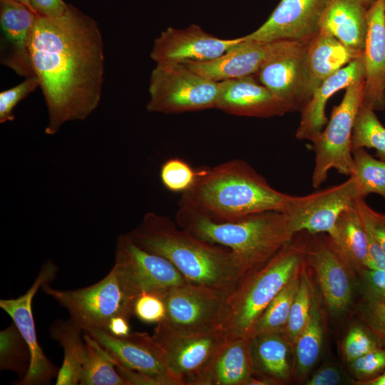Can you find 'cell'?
<instances>
[{
    "instance_id": "1",
    "label": "cell",
    "mask_w": 385,
    "mask_h": 385,
    "mask_svg": "<svg viewBox=\"0 0 385 385\" xmlns=\"http://www.w3.org/2000/svg\"><path fill=\"white\" fill-rule=\"evenodd\" d=\"M29 54L47 108L46 134H56L68 122L84 120L97 108L104 52L92 17L70 4L60 17L37 15Z\"/></svg>"
},
{
    "instance_id": "50",
    "label": "cell",
    "mask_w": 385,
    "mask_h": 385,
    "mask_svg": "<svg viewBox=\"0 0 385 385\" xmlns=\"http://www.w3.org/2000/svg\"><path fill=\"white\" fill-rule=\"evenodd\" d=\"M17 1L23 3L24 4L27 6L29 9H31L32 11H34L35 12V11L33 9V8L31 6V0H17Z\"/></svg>"
},
{
    "instance_id": "44",
    "label": "cell",
    "mask_w": 385,
    "mask_h": 385,
    "mask_svg": "<svg viewBox=\"0 0 385 385\" xmlns=\"http://www.w3.org/2000/svg\"><path fill=\"white\" fill-rule=\"evenodd\" d=\"M361 273L366 294L385 302V270H364Z\"/></svg>"
},
{
    "instance_id": "35",
    "label": "cell",
    "mask_w": 385,
    "mask_h": 385,
    "mask_svg": "<svg viewBox=\"0 0 385 385\" xmlns=\"http://www.w3.org/2000/svg\"><path fill=\"white\" fill-rule=\"evenodd\" d=\"M31 361L29 346L13 322L0 332V368L16 372L22 379Z\"/></svg>"
},
{
    "instance_id": "16",
    "label": "cell",
    "mask_w": 385,
    "mask_h": 385,
    "mask_svg": "<svg viewBox=\"0 0 385 385\" xmlns=\"http://www.w3.org/2000/svg\"><path fill=\"white\" fill-rule=\"evenodd\" d=\"M242 41V37L217 38L197 24L181 29L168 27L155 39L150 56L156 64L205 62L220 57Z\"/></svg>"
},
{
    "instance_id": "32",
    "label": "cell",
    "mask_w": 385,
    "mask_h": 385,
    "mask_svg": "<svg viewBox=\"0 0 385 385\" xmlns=\"http://www.w3.org/2000/svg\"><path fill=\"white\" fill-rule=\"evenodd\" d=\"M302 268L268 305L260 318L252 337L259 334L284 332L299 286Z\"/></svg>"
},
{
    "instance_id": "31",
    "label": "cell",
    "mask_w": 385,
    "mask_h": 385,
    "mask_svg": "<svg viewBox=\"0 0 385 385\" xmlns=\"http://www.w3.org/2000/svg\"><path fill=\"white\" fill-rule=\"evenodd\" d=\"M352 177L359 198L378 194L385 200V161L371 155L365 148L352 150Z\"/></svg>"
},
{
    "instance_id": "3",
    "label": "cell",
    "mask_w": 385,
    "mask_h": 385,
    "mask_svg": "<svg viewBox=\"0 0 385 385\" xmlns=\"http://www.w3.org/2000/svg\"><path fill=\"white\" fill-rule=\"evenodd\" d=\"M198 170L196 181L182 194L178 205L213 220H232L267 211L284 212L294 197L274 189L241 159Z\"/></svg>"
},
{
    "instance_id": "13",
    "label": "cell",
    "mask_w": 385,
    "mask_h": 385,
    "mask_svg": "<svg viewBox=\"0 0 385 385\" xmlns=\"http://www.w3.org/2000/svg\"><path fill=\"white\" fill-rule=\"evenodd\" d=\"M58 267L51 260L46 262L30 288L15 299L0 300V307L12 319L20 334L27 343L31 354L29 370L25 376L18 380V385H44L57 376L58 369L46 357L38 344L32 311L33 299L44 284L56 278Z\"/></svg>"
},
{
    "instance_id": "15",
    "label": "cell",
    "mask_w": 385,
    "mask_h": 385,
    "mask_svg": "<svg viewBox=\"0 0 385 385\" xmlns=\"http://www.w3.org/2000/svg\"><path fill=\"white\" fill-rule=\"evenodd\" d=\"M308 41H302L279 53L255 74L292 111L302 110L313 93L306 60Z\"/></svg>"
},
{
    "instance_id": "14",
    "label": "cell",
    "mask_w": 385,
    "mask_h": 385,
    "mask_svg": "<svg viewBox=\"0 0 385 385\" xmlns=\"http://www.w3.org/2000/svg\"><path fill=\"white\" fill-rule=\"evenodd\" d=\"M359 198L352 177L342 183L303 196H294L284 212L294 234H329L340 215Z\"/></svg>"
},
{
    "instance_id": "29",
    "label": "cell",
    "mask_w": 385,
    "mask_h": 385,
    "mask_svg": "<svg viewBox=\"0 0 385 385\" xmlns=\"http://www.w3.org/2000/svg\"><path fill=\"white\" fill-rule=\"evenodd\" d=\"M252 350L255 370L278 382L287 381L291 374L289 346L283 332L254 336Z\"/></svg>"
},
{
    "instance_id": "11",
    "label": "cell",
    "mask_w": 385,
    "mask_h": 385,
    "mask_svg": "<svg viewBox=\"0 0 385 385\" xmlns=\"http://www.w3.org/2000/svg\"><path fill=\"white\" fill-rule=\"evenodd\" d=\"M152 336L161 347L167 366L180 385H193L227 338L221 329L185 333L175 331L164 322L157 324Z\"/></svg>"
},
{
    "instance_id": "27",
    "label": "cell",
    "mask_w": 385,
    "mask_h": 385,
    "mask_svg": "<svg viewBox=\"0 0 385 385\" xmlns=\"http://www.w3.org/2000/svg\"><path fill=\"white\" fill-rule=\"evenodd\" d=\"M329 241L351 270H366L369 253L367 237L361 215L355 206L344 210L332 230Z\"/></svg>"
},
{
    "instance_id": "18",
    "label": "cell",
    "mask_w": 385,
    "mask_h": 385,
    "mask_svg": "<svg viewBox=\"0 0 385 385\" xmlns=\"http://www.w3.org/2000/svg\"><path fill=\"white\" fill-rule=\"evenodd\" d=\"M300 42L283 40L257 43L243 39L215 59L183 64L203 77L220 82L255 75L272 58Z\"/></svg>"
},
{
    "instance_id": "5",
    "label": "cell",
    "mask_w": 385,
    "mask_h": 385,
    "mask_svg": "<svg viewBox=\"0 0 385 385\" xmlns=\"http://www.w3.org/2000/svg\"><path fill=\"white\" fill-rule=\"evenodd\" d=\"M307 247L294 237L266 264L240 279L227 297L221 327L227 337L252 338L265 310L302 268Z\"/></svg>"
},
{
    "instance_id": "19",
    "label": "cell",
    "mask_w": 385,
    "mask_h": 385,
    "mask_svg": "<svg viewBox=\"0 0 385 385\" xmlns=\"http://www.w3.org/2000/svg\"><path fill=\"white\" fill-rule=\"evenodd\" d=\"M37 15L17 0H0L1 63L25 78L34 75L29 47Z\"/></svg>"
},
{
    "instance_id": "25",
    "label": "cell",
    "mask_w": 385,
    "mask_h": 385,
    "mask_svg": "<svg viewBox=\"0 0 385 385\" xmlns=\"http://www.w3.org/2000/svg\"><path fill=\"white\" fill-rule=\"evenodd\" d=\"M319 27L349 48L364 53L368 28L367 9L359 0H327Z\"/></svg>"
},
{
    "instance_id": "2",
    "label": "cell",
    "mask_w": 385,
    "mask_h": 385,
    "mask_svg": "<svg viewBox=\"0 0 385 385\" xmlns=\"http://www.w3.org/2000/svg\"><path fill=\"white\" fill-rule=\"evenodd\" d=\"M128 234L143 250L167 259L191 284L230 294L246 274L231 250L197 237L165 215L148 212Z\"/></svg>"
},
{
    "instance_id": "10",
    "label": "cell",
    "mask_w": 385,
    "mask_h": 385,
    "mask_svg": "<svg viewBox=\"0 0 385 385\" xmlns=\"http://www.w3.org/2000/svg\"><path fill=\"white\" fill-rule=\"evenodd\" d=\"M84 333L105 349L116 366L130 370L125 374L130 385H180L167 366L161 347L148 333L134 332L125 337L106 330Z\"/></svg>"
},
{
    "instance_id": "34",
    "label": "cell",
    "mask_w": 385,
    "mask_h": 385,
    "mask_svg": "<svg viewBox=\"0 0 385 385\" xmlns=\"http://www.w3.org/2000/svg\"><path fill=\"white\" fill-rule=\"evenodd\" d=\"M314 300L307 325L295 344L296 369L299 377L309 372L317 361L323 340V328L318 306Z\"/></svg>"
},
{
    "instance_id": "49",
    "label": "cell",
    "mask_w": 385,
    "mask_h": 385,
    "mask_svg": "<svg viewBox=\"0 0 385 385\" xmlns=\"http://www.w3.org/2000/svg\"><path fill=\"white\" fill-rule=\"evenodd\" d=\"M359 1L368 9L375 0H359Z\"/></svg>"
},
{
    "instance_id": "30",
    "label": "cell",
    "mask_w": 385,
    "mask_h": 385,
    "mask_svg": "<svg viewBox=\"0 0 385 385\" xmlns=\"http://www.w3.org/2000/svg\"><path fill=\"white\" fill-rule=\"evenodd\" d=\"M83 334L87 354L79 384L129 385L117 371L111 355L91 336Z\"/></svg>"
},
{
    "instance_id": "24",
    "label": "cell",
    "mask_w": 385,
    "mask_h": 385,
    "mask_svg": "<svg viewBox=\"0 0 385 385\" xmlns=\"http://www.w3.org/2000/svg\"><path fill=\"white\" fill-rule=\"evenodd\" d=\"M364 55L350 62L326 78L312 93L308 103L301 110V117L295 136L299 140L313 139L328 122L325 108L328 99L338 91L364 79Z\"/></svg>"
},
{
    "instance_id": "38",
    "label": "cell",
    "mask_w": 385,
    "mask_h": 385,
    "mask_svg": "<svg viewBox=\"0 0 385 385\" xmlns=\"http://www.w3.org/2000/svg\"><path fill=\"white\" fill-rule=\"evenodd\" d=\"M39 87V80L35 75L25 78L18 85L0 93V123L15 119L14 110L17 104Z\"/></svg>"
},
{
    "instance_id": "20",
    "label": "cell",
    "mask_w": 385,
    "mask_h": 385,
    "mask_svg": "<svg viewBox=\"0 0 385 385\" xmlns=\"http://www.w3.org/2000/svg\"><path fill=\"white\" fill-rule=\"evenodd\" d=\"M215 108L231 115L256 118L283 115L292 111L255 75L218 82Z\"/></svg>"
},
{
    "instance_id": "41",
    "label": "cell",
    "mask_w": 385,
    "mask_h": 385,
    "mask_svg": "<svg viewBox=\"0 0 385 385\" xmlns=\"http://www.w3.org/2000/svg\"><path fill=\"white\" fill-rule=\"evenodd\" d=\"M381 347L374 337L360 327H354L348 332L344 342V353L349 362Z\"/></svg>"
},
{
    "instance_id": "23",
    "label": "cell",
    "mask_w": 385,
    "mask_h": 385,
    "mask_svg": "<svg viewBox=\"0 0 385 385\" xmlns=\"http://www.w3.org/2000/svg\"><path fill=\"white\" fill-rule=\"evenodd\" d=\"M255 374L251 338L227 337L193 385H247Z\"/></svg>"
},
{
    "instance_id": "39",
    "label": "cell",
    "mask_w": 385,
    "mask_h": 385,
    "mask_svg": "<svg viewBox=\"0 0 385 385\" xmlns=\"http://www.w3.org/2000/svg\"><path fill=\"white\" fill-rule=\"evenodd\" d=\"M360 316L379 345L385 347V302L365 294Z\"/></svg>"
},
{
    "instance_id": "43",
    "label": "cell",
    "mask_w": 385,
    "mask_h": 385,
    "mask_svg": "<svg viewBox=\"0 0 385 385\" xmlns=\"http://www.w3.org/2000/svg\"><path fill=\"white\" fill-rule=\"evenodd\" d=\"M363 222L368 226L385 251V214L371 208L364 198L355 200Z\"/></svg>"
},
{
    "instance_id": "37",
    "label": "cell",
    "mask_w": 385,
    "mask_h": 385,
    "mask_svg": "<svg viewBox=\"0 0 385 385\" xmlns=\"http://www.w3.org/2000/svg\"><path fill=\"white\" fill-rule=\"evenodd\" d=\"M198 173V169L192 168L185 160L173 158L161 165L160 178L167 190L183 194L194 185Z\"/></svg>"
},
{
    "instance_id": "8",
    "label": "cell",
    "mask_w": 385,
    "mask_h": 385,
    "mask_svg": "<svg viewBox=\"0 0 385 385\" xmlns=\"http://www.w3.org/2000/svg\"><path fill=\"white\" fill-rule=\"evenodd\" d=\"M41 289L68 310L69 319L83 332L108 331L109 322L114 316L130 318L133 315V306L126 298L113 268L102 279L86 287L63 290L47 284Z\"/></svg>"
},
{
    "instance_id": "28",
    "label": "cell",
    "mask_w": 385,
    "mask_h": 385,
    "mask_svg": "<svg viewBox=\"0 0 385 385\" xmlns=\"http://www.w3.org/2000/svg\"><path fill=\"white\" fill-rule=\"evenodd\" d=\"M49 333L63 350V360L55 384H79L87 354L83 330L70 319H58L50 325Z\"/></svg>"
},
{
    "instance_id": "42",
    "label": "cell",
    "mask_w": 385,
    "mask_h": 385,
    "mask_svg": "<svg viewBox=\"0 0 385 385\" xmlns=\"http://www.w3.org/2000/svg\"><path fill=\"white\" fill-rule=\"evenodd\" d=\"M350 363L357 376L372 377L385 370V348L379 347Z\"/></svg>"
},
{
    "instance_id": "12",
    "label": "cell",
    "mask_w": 385,
    "mask_h": 385,
    "mask_svg": "<svg viewBox=\"0 0 385 385\" xmlns=\"http://www.w3.org/2000/svg\"><path fill=\"white\" fill-rule=\"evenodd\" d=\"M229 294L186 282L161 295L166 307L165 324L185 333L221 329Z\"/></svg>"
},
{
    "instance_id": "26",
    "label": "cell",
    "mask_w": 385,
    "mask_h": 385,
    "mask_svg": "<svg viewBox=\"0 0 385 385\" xmlns=\"http://www.w3.org/2000/svg\"><path fill=\"white\" fill-rule=\"evenodd\" d=\"M364 53L349 48L329 32L319 29L308 41L306 60L313 91L334 74Z\"/></svg>"
},
{
    "instance_id": "36",
    "label": "cell",
    "mask_w": 385,
    "mask_h": 385,
    "mask_svg": "<svg viewBox=\"0 0 385 385\" xmlns=\"http://www.w3.org/2000/svg\"><path fill=\"white\" fill-rule=\"evenodd\" d=\"M302 266L299 283L295 294L284 334L294 345L308 324L314 302L313 287L307 271Z\"/></svg>"
},
{
    "instance_id": "33",
    "label": "cell",
    "mask_w": 385,
    "mask_h": 385,
    "mask_svg": "<svg viewBox=\"0 0 385 385\" xmlns=\"http://www.w3.org/2000/svg\"><path fill=\"white\" fill-rule=\"evenodd\" d=\"M374 111L371 107L361 103L353 127L351 149H374L375 156L385 161V127Z\"/></svg>"
},
{
    "instance_id": "22",
    "label": "cell",
    "mask_w": 385,
    "mask_h": 385,
    "mask_svg": "<svg viewBox=\"0 0 385 385\" xmlns=\"http://www.w3.org/2000/svg\"><path fill=\"white\" fill-rule=\"evenodd\" d=\"M367 23L363 103L381 111L385 109V0H375L367 9Z\"/></svg>"
},
{
    "instance_id": "48",
    "label": "cell",
    "mask_w": 385,
    "mask_h": 385,
    "mask_svg": "<svg viewBox=\"0 0 385 385\" xmlns=\"http://www.w3.org/2000/svg\"><path fill=\"white\" fill-rule=\"evenodd\" d=\"M360 384L364 385H385V370L380 375Z\"/></svg>"
},
{
    "instance_id": "45",
    "label": "cell",
    "mask_w": 385,
    "mask_h": 385,
    "mask_svg": "<svg viewBox=\"0 0 385 385\" xmlns=\"http://www.w3.org/2000/svg\"><path fill=\"white\" fill-rule=\"evenodd\" d=\"M31 4L38 15L48 18L63 16L69 5L63 0H31Z\"/></svg>"
},
{
    "instance_id": "6",
    "label": "cell",
    "mask_w": 385,
    "mask_h": 385,
    "mask_svg": "<svg viewBox=\"0 0 385 385\" xmlns=\"http://www.w3.org/2000/svg\"><path fill=\"white\" fill-rule=\"evenodd\" d=\"M364 88V79L346 88L342 101L334 106L324 129L310 140L314 152L312 175V185L314 188H318L327 180L332 169L344 175L351 174L352 130L356 113L363 103Z\"/></svg>"
},
{
    "instance_id": "9",
    "label": "cell",
    "mask_w": 385,
    "mask_h": 385,
    "mask_svg": "<svg viewBox=\"0 0 385 385\" xmlns=\"http://www.w3.org/2000/svg\"><path fill=\"white\" fill-rule=\"evenodd\" d=\"M112 268L133 306L135 299L143 293L163 295L170 289L188 282L170 262L143 250L128 233L117 238Z\"/></svg>"
},
{
    "instance_id": "7",
    "label": "cell",
    "mask_w": 385,
    "mask_h": 385,
    "mask_svg": "<svg viewBox=\"0 0 385 385\" xmlns=\"http://www.w3.org/2000/svg\"><path fill=\"white\" fill-rule=\"evenodd\" d=\"M146 108L151 113H180L215 108L218 82L183 63L156 64L149 83Z\"/></svg>"
},
{
    "instance_id": "47",
    "label": "cell",
    "mask_w": 385,
    "mask_h": 385,
    "mask_svg": "<svg viewBox=\"0 0 385 385\" xmlns=\"http://www.w3.org/2000/svg\"><path fill=\"white\" fill-rule=\"evenodd\" d=\"M130 318L124 315H116L109 322L108 331L118 337H125L130 334Z\"/></svg>"
},
{
    "instance_id": "40",
    "label": "cell",
    "mask_w": 385,
    "mask_h": 385,
    "mask_svg": "<svg viewBox=\"0 0 385 385\" xmlns=\"http://www.w3.org/2000/svg\"><path fill=\"white\" fill-rule=\"evenodd\" d=\"M133 315L145 323L159 324L166 319V307L163 297L155 293H143L134 301Z\"/></svg>"
},
{
    "instance_id": "4",
    "label": "cell",
    "mask_w": 385,
    "mask_h": 385,
    "mask_svg": "<svg viewBox=\"0 0 385 385\" xmlns=\"http://www.w3.org/2000/svg\"><path fill=\"white\" fill-rule=\"evenodd\" d=\"M175 221L197 237L231 250L246 274L266 264L295 236L287 215L280 211L217 220L178 205Z\"/></svg>"
},
{
    "instance_id": "46",
    "label": "cell",
    "mask_w": 385,
    "mask_h": 385,
    "mask_svg": "<svg viewBox=\"0 0 385 385\" xmlns=\"http://www.w3.org/2000/svg\"><path fill=\"white\" fill-rule=\"evenodd\" d=\"M342 375L334 366H324L318 370L307 382V385H337L341 383Z\"/></svg>"
},
{
    "instance_id": "21",
    "label": "cell",
    "mask_w": 385,
    "mask_h": 385,
    "mask_svg": "<svg viewBox=\"0 0 385 385\" xmlns=\"http://www.w3.org/2000/svg\"><path fill=\"white\" fill-rule=\"evenodd\" d=\"M306 260L314 270L329 311L339 315L347 310L352 297L351 269L332 247L328 237L308 245Z\"/></svg>"
},
{
    "instance_id": "17",
    "label": "cell",
    "mask_w": 385,
    "mask_h": 385,
    "mask_svg": "<svg viewBox=\"0 0 385 385\" xmlns=\"http://www.w3.org/2000/svg\"><path fill=\"white\" fill-rule=\"evenodd\" d=\"M327 1L280 0L266 21L243 39L257 43L308 41L320 29Z\"/></svg>"
}]
</instances>
